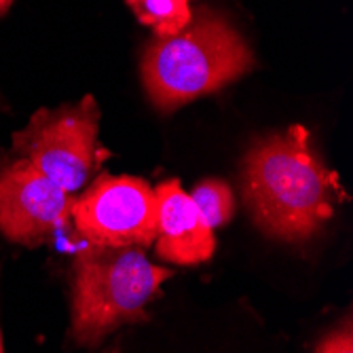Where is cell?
<instances>
[{
    "label": "cell",
    "mask_w": 353,
    "mask_h": 353,
    "mask_svg": "<svg viewBox=\"0 0 353 353\" xmlns=\"http://www.w3.org/2000/svg\"><path fill=\"white\" fill-rule=\"evenodd\" d=\"M13 154L74 195L112 157L100 144L98 102L85 95L74 104L37 110L23 130L13 134Z\"/></svg>",
    "instance_id": "277c9868"
},
{
    "label": "cell",
    "mask_w": 353,
    "mask_h": 353,
    "mask_svg": "<svg viewBox=\"0 0 353 353\" xmlns=\"http://www.w3.org/2000/svg\"><path fill=\"white\" fill-rule=\"evenodd\" d=\"M11 5H13V0H0V17L9 13Z\"/></svg>",
    "instance_id": "8fae6325"
},
{
    "label": "cell",
    "mask_w": 353,
    "mask_h": 353,
    "mask_svg": "<svg viewBox=\"0 0 353 353\" xmlns=\"http://www.w3.org/2000/svg\"><path fill=\"white\" fill-rule=\"evenodd\" d=\"M0 353H5V341H3V324H0Z\"/></svg>",
    "instance_id": "7c38bea8"
},
{
    "label": "cell",
    "mask_w": 353,
    "mask_h": 353,
    "mask_svg": "<svg viewBox=\"0 0 353 353\" xmlns=\"http://www.w3.org/2000/svg\"><path fill=\"white\" fill-rule=\"evenodd\" d=\"M243 203L267 237L305 243L322 231L345 199L303 125L256 138L241 163Z\"/></svg>",
    "instance_id": "6da1fadb"
},
{
    "label": "cell",
    "mask_w": 353,
    "mask_h": 353,
    "mask_svg": "<svg viewBox=\"0 0 353 353\" xmlns=\"http://www.w3.org/2000/svg\"><path fill=\"white\" fill-rule=\"evenodd\" d=\"M313 353H353V326L347 315L343 322L317 343Z\"/></svg>",
    "instance_id": "30bf717a"
},
{
    "label": "cell",
    "mask_w": 353,
    "mask_h": 353,
    "mask_svg": "<svg viewBox=\"0 0 353 353\" xmlns=\"http://www.w3.org/2000/svg\"><path fill=\"white\" fill-rule=\"evenodd\" d=\"M192 203L197 205L199 214L208 222V227L214 231L218 227H224L235 214V197L233 190L229 188L227 182L218 178H208L201 180L190 192Z\"/></svg>",
    "instance_id": "9c48e42d"
},
{
    "label": "cell",
    "mask_w": 353,
    "mask_h": 353,
    "mask_svg": "<svg viewBox=\"0 0 353 353\" xmlns=\"http://www.w3.org/2000/svg\"><path fill=\"white\" fill-rule=\"evenodd\" d=\"M0 106H5V102H3V100H0Z\"/></svg>",
    "instance_id": "5bb4252c"
},
{
    "label": "cell",
    "mask_w": 353,
    "mask_h": 353,
    "mask_svg": "<svg viewBox=\"0 0 353 353\" xmlns=\"http://www.w3.org/2000/svg\"><path fill=\"white\" fill-rule=\"evenodd\" d=\"M74 197L26 159H0V233L9 241L26 248L51 241L70 224Z\"/></svg>",
    "instance_id": "8992f818"
},
{
    "label": "cell",
    "mask_w": 353,
    "mask_h": 353,
    "mask_svg": "<svg viewBox=\"0 0 353 353\" xmlns=\"http://www.w3.org/2000/svg\"><path fill=\"white\" fill-rule=\"evenodd\" d=\"M157 197V256L165 263L192 267L208 263L216 239L214 231L182 188L178 178H170L154 188Z\"/></svg>",
    "instance_id": "52a82bcc"
},
{
    "label": "cell",
    "mask_w": 353,
    "mask_h": 353,
    "mask_svg": "<svg viewBox=\"0 0 353 353\" xmlns=\"http://www.w3.org/2000/svg\"><path fill=\"white\" fill-rule=\"evenodd\" d=\"M136 19L150 28L154 37H172L188 23L190 0H125Z\"/></svg>",
    "instance_id": "ba28073f"
},
{
    "label": "cell",
    "mask_w": 353,
    "mask_h": 353,
    "mask_svg": "<svg viewBox=\"0 0 353 353\" xmlns=\"http://www.w3.org/2000/svg\"><path fill=\"white\" fill-rule=\"evenodd\" d=\"M256 68V57L235 23L210 7L192 9L172 37H152L142 53V83L159 112L212 95Z\"/></svg>",
    "instance_id": "7a4b0ae2"
},
{
    "label": "cell",
    "mask_w": 353,
    "mask_h": 353,
    "mask_svg": "<svg viewBox=\"0 0 353 353\" xmlns=\"http://www.w3.org/2000/svg\"><path fill=\"white\" fill-rule=\"evenodd\" d=\"M70 220L95 248H150L157 237L154 188L136 176L102 174L74 197Z\"/></svg>",
    "instance_id": "5b68a950"
},
{
    "label": "cell",
    "mask_w": 353,
    "mask_h": 353,
    "mask_svg": "<svg viewBox=\"0 0 353 353\" xmlns=\"http://www.w3.org/2000/svg\"><path fill=\"white\" fill-rule=\"evenodd\" d=\"M172 275L142 248L89 245L72 265L70 339L95 349L119 326L146 322V305L161 296Z\"/></svg>",
    "instance_id": "3957f363"
},
{
    "label": "cell",
    "mask_w": 353,
    "mask_h": 353,
    "mask_svg": "<svg viewBox=\"0 0 353 353\" xmlns=\"http://www.w3.org/2000/svg\"><path fill=\"white\" fill-rule=\"evenodd\" d=\"M108 353H121V347H119V345H117V347H114V349H110V351H108Z\"/></svg>",
    "instance_id": "4fadbf2b"
}]
</instances>
